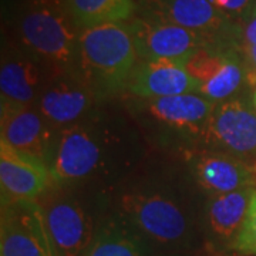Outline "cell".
Returning a JSON list of instances; mask_svg holds the SVG:
<instances>
[{
  "label": "cell",
  "mask_w": 256,
  "mask_h": 256,
  "mask_svg": "<svg viewBox=\"0 0 256 256\" xmlns=\"http://www.w3.org/2000/svg\"><path fill=\"white\" fill-rule=\"evenodd\" d=\"M246 77V70L242 67L236 56L228 54L220 70L208 82H202L200 94L210 101H224L229 98L235 92H238L244 78Z\"/></svg>",
  "instance_id": "obj_20"
},
{
  "label": "cell",
  "mask_w": 256,
  "mask_h": 256,
  "mask_svg": "<svg viewBox=\"0 0 256 256\" xmlns=\"http://www.w3.org/2000/svg\"><path fill=\"white\" fill-rule=\"evenodd\" d=\"M229 53L218 52L210 47H204L201 50L195 52L194 54L186 60V70L196 82H208L215 74L220 70L224 66Z\"/></svg>",
  "instance_id": "obj_21"
},
{
  "label": "cell",
  "mask_w": 256,
  "mask_h": 256,
  "mask_svg": "<svg viewBox=\"0 0 256 256\" xmlns=\"http://www.w3.org/2000/svg\"><path fill=\"white\" fill-rule=\"evenodd\" d=\"M188 58H162L138 62L128 80L127 88L138 97L161 98L178 94L200 92L201 84L186 70Z\"/></svg>",
  "instance_id": "obj_9"
},
{
  "label": "cell",
  "mask_w": 256,
  "mask_h": 256,
  "mask_svg": "<svg viewBox=\"0 0 256 256\" xmlns=\"http://www.w3.org/2000/svg\"><path fill=\"white\" fill-rule=\"evenodd\" d=\"M122 210L131 224L158 244H178L188 232V220L176 204L161 195H127Z\"/></svg>",
  "instance_id": "obj_5"
},
{
  "label": "cell",
  "mask_w": 256,
  "mask_h": 256,
  "mask_svg": "<svg viewBox=\"0 0 256 256\" xmlns=\"http://www.w3.org/2000/svg\"><path fill=\"white\" fill-rule=\"evenodd\" d=\"M54 256H84L94 239L90 215L76 202L57 201L44 210Z\"/></svg>",
  "instance_id": "obj_10"
},
{
  "label": "cell",
  "mask_w": 256,
  "mask_h": 256,
  "mask_svg": "<svg viewBox=\"0 0 256 256\" xmlns=\"http://www.w3.org/2000/svg\"><path fill=\"white\" fill-rule=\"evenodd\" d=\"M214 4L232 22L236 18H249L254 14L256 0H212Z\"/></svg>",
  "instance_id": "obj_23"
},
{
  "label": "cell",
  "mask_w": 256,
  "mask_h": 256,
  "mask_svg": "<svg viewBox=\"0 0 256 256\" xmlns=\"http://www.w3.org/2000/svg\"><path fill=\"white\" fill-rule=\"evenodd\" d=\"M254 107H255V110H256V90L255 92H254Z\"/></svg>",
  "instance_id": "obj_26"
},
{
  "label": "cell",
  "mask_w": 256,
  "mask_h": 256,
  "mask_svg": "<svg viewBox=\"0 0 256 256\" xmlns=\"http://www.w3.org/2000/svg\"><path fill=\"white\" fill-rule=\"evenodd\" d=\"M40 70L26 56H12L3 60L0 68L2 102L28 106L36 97Z\"/></svg>",
  "instance_id": "obj_17"
},
{
  "label": "cell",
  "mask_w": 256,
  "mask_h": 256,
  "mask_svg": "<svg viewBox=\"0 0 256 256\" xmlns=\"http://www.w3.org/2000/svg\"><path fill=\"white\" fill-rule=\"evenodd\" d=\"M66 12L78 28L106 23H124L137 10L134 0H62Z\"/></svg>",
  "instance_id": "obj_18"
},
{
  "label": "cell",
  "mask_w": 256,
  "mask_h": 256,
  "mask_svg": "<svg viewBox=\"0 0 256 256\" xmlns=\"http://www.w3.org/2000/svg\"><path fill=\"white\" fill-rule=\"evenodd\" d=\"M195 175L202 188L214 195L256 188V162L249 164L229 152L201 156L195 164Z\"/></svg>",
  "instance_id": "obj_12"
},
{
  "label": "cell",
  "mask_w": 256,
  "mask_h": 256,
  "mask_svg": "<svg viewBox=\"0 0 256 256\" xmlns=\"http://www.w3.org/2000/svg\"><path fill=\"white\" fill-rule=\"evenodd\" d=\"M255 188L215 195L208 205V224L214 235L222 240H234L242 228Z\"/></svg>",
  "instance_id": "obj_16"
},
{
  "label": "cell",
  "mask_w": 256,
  "mask_h": 256,
  "mask_svg": "<svg viewBox=\"0 0 256 256\" xmlns=\"http://www.w3.org/2000/svg\"><path fill=\"white\" fill-rule=\"evenodd\" d=\"M254 14H256V4H255V9H254ZM254 14H252V16H254Z\"/></svg>",
  "instance_id": "obj_27"
},
{
  "label": "cell",
  "mask_w": 256,
  "mask_h": 256,
  "mask_svg": "<svg viewBox=\"0 0 256 256\" xmlns=\"http://www.w3.org/2000/svg\"><path fill=\"white\" fill-rule=\"evenodd\" d=\"M138 12L208 36L224 37L234 30L232 20L212 0H138Z\"/></svg>",
  "instance_id": "obj_6"
},
{
  "label": "cell",
  "mask_w": 256,
  "mask_h": 256,
  "mask_svg": "<svg viewBox=\"0 0 256 256\" xmlns=\"http://www.w3.org/2000/svg\"><path fill=\"white\" fill-rule=\"evenodd\" d=\"M100 161V146L80 126L66 128L56 144L50 164L52 178L57 182L82 180L92 172Z\"/></svg>",
  "instance_id": "obj_11"
},
{
  "label": "cell",
  "mask_w": 256,
  "mask_h": 256,
  "mask_svg": "<svg viewBox=\"0 0 256 256\" xmlns=\"http://www.w3.org/2000/svg\"><path fill=\"white\" fill-rule=\"evenodd\" d=\"M80 32L62 0H24L18 14V38L40 58L57 67L78 62Z\"/></svg>",
  "instance_id": "obj_2"
},
{
  "label": "cell",
  "mask_w": 256,
  "mask_h": 256,
  "mask_svg": "<svg viewBox=\"0 0 256 256\" xmlns=\"http://www.w3.org/2000/svg\"><path fill=\"white\" fill-rule=\"evenodd\" d=\"M2 140L16 150L44 161L48 152L50 131L43 116H38L28 106L2 102Z\"/></svg>",
  "instance_id": "obj_13"
},
{
  "label": "cell",
  "mask_w": 256,
  "mask_h": 256,
  "mask_svg": "<svg viewBox=\"0 0 256 256\" xmlns=\"http://www.w3.org/2000/svg\"><path fill=\"white\" fill-rule=\"evenodd\" d=\"M232 248L240 255L256 256V188L250 200L245 222L236 239L234 240Z\"/></svg>",
  "instance_id": "obj_22"
},
{
  "label": "cell",
  "mask_w": 256,
  "mask_h": 256,
  "mask_svg": "<svg viewBox=\"0 0 256 256\" xmlns=\"http://www.w3.org/2000/svg\"><path fill=\"white\" fill-rule=\"evenodd\" d=\"M92 92L87 82L63 80L48 87L40 97V112L48 124H70L88 108Z\"/></svg>",
  "instance_id": "obj_15"
},
{
  "label": "cell",
  "mask_w": 256,
  "mask_h": 256,
  "mask_svg": "<svg viewBox=\"0 0 256 256\" xmlns=\"http://www.w3.org/2000/svg\"><path fill=\"white\" fill-rule=\"evenodd\" d=\"M127 24L141 62L190 58L195 52L212 46L218 38L140 14Z\"/></svg>",
  "instance_id": "obj_3"
},
{
  "label": "cell",
  "mask_w": 256,
  "mask_h": 256,
  "mask_svg": "<svg viewBox=\"0 0 256 256\" xmlns=\"http://www.w3.org/2000/svg\"><path fill=\"white\" fill-rule=\"evenodd\" d=\"M215 107L214 101L195 92L152 98L148 102L150 112L161 122L191 131L205 128Z\"/></svg>",
  "instance_id": "obj_14"
},
{
  "label": "cell",
  "mask_w": 256,
  "mask_h": 256,
  "mask_svg": "<svg viewBox=\"0 0 256 256\" xmlns=\"http://www.w3.org/2000/svg\"><path fill=\"white\" fill-rule=\"evenodd\" d=\"M137 50L127 23L82 28L78 64L94 88L108 92L127 87L137 66Z\"/></svg>",
  "instance_id": "obj_1"
},
{
  "label": "cell",
  "mask_w": 256,
  "mask_h": 256,
  "mask_svg": "<svg viewBox=\"0 0 256 256\" xmlns=\"http://www.w3.org/2000/svg\"><path fill=\"white\" fill-rule=\"evenodd\" d=\"M244 53L249 66L246 68V78L252 86H256V44L244 47Z\"/></svg>",
  "instance_id": "obj_24"
},
{
  "label": "cell",
  "mask_w": 256,
  "mask_h": 256,
  "mask_svg": "<svg viewBox=\"0 0 256 256\" xmlns=\"http://www.w3.org/2000/svg\"><path fill=\"white\" fill-rule=\"evenodd\" d=\"M204 131L225 152L239 158L256 156V110L244 101L228 100L216 106Z\"/></svg>",
  "instance_id": "obj_8"
},
{
  "label": "cell",
  "mask_w": 256,
  "mask_h": 256,
  "mask_svg": "<svg viewBox=\"0 0 256 256\" xmlns=\"http://www.w3.org/2000/svg\"><path fill=\"white\" fill-rule=\"evenodd\" d=\"M0 256H54L44 210L36 201L3 204Z\"/></svg>",
  "instance_id": "obj_4"
},
{
  "label": "cell",
  "mask_w": 256,
  "mask_h": 256,
  "mask_svg": "<svg viewBox=\"0 0 256 256\" xmlns=\"http://www.w3.org/2000/svg\"><path fill=\"white\" fill-rule=\"evenodd\" d=\"M84 256H146L138 236L116 224H108L94 235Z\"/></svg>",
  "instance_id": "obj_19"
},
{
  "label": "cell",
  "mask_w": 256,
  "mask_h": 256,
  "mask_svg": "<svg viewBox=\"0 0 256 256\" xmlns=\"http://www.w3.org/2000/svg\"><path fill=\"white\" fill-rule=\"evenodd\" d=\"M240 33H242V40H244L245 46L256 44V14L246 18Z\"/></svg>",
  "instance_id": "obj_25"
},
{
  "label": "cell",
  "mask_w": 256,
  "mask_h": 256,
  "mask_svg": "<svg viewBox=\"0 0 256 256\" xmlns=\"http://www.w3.org/2000/svg\"><path fill=\"white\" fill-rule=\"evenodd\" d=\"M50 180V170L42 158L0 141L2 204L34 201L46 190Z\"/></svg>",
  "instance_id": "obj_7"
}]
</instances>
